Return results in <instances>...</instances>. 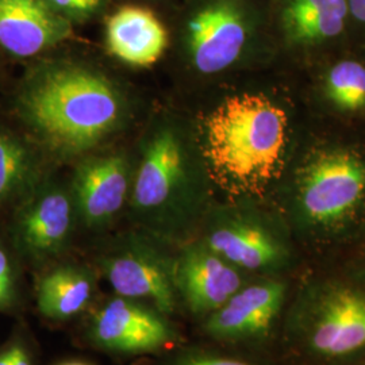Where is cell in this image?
Here are the masks:
<instances>
[{"label":"cell","instance_id":"6da1fadb","mask_svg":"<svg viewBox=\"0 0 365 365\" xmlns=\"http://www.w3.org/2000/svg\"><path fill=\"white\" fill-rule=\"evenodd\" d=\"M284 110L262 95L227 98L203 123V153L211 176L230 194L262 192L283 168Z\"/></svg>","mask_w":365,"mask_h":365},{"label":"cell","instance_id":"7a4b0ae2","mask_svg":"<svg viewBox=\"0 0 365 365\" xmlns=\"http://www.w3.org/2000/svg\"><path fill=\"white\" fill-rule=\"evenodd\" d=\"M27 123L57 150L81 152L117 126L120 98L110 80L76 66L48 68L21 96Z\"/></svg>","mask_w":365,"mask_h":365},{"label":"cell","instance_id":"3957f363","mask_svg":"<svg viewBox=\"0 0 365 365\" xmlns=\"http://www.w3.org/2000/svg\"><path fill=\"white\" fill-rule=\"evenodd\" d=\"M298 196L304 217L314 225L345 221L364 199V160L348 149L317 153L300 170Z\"/></svg>","mask_w":365,"mask_h":365},{"label":"cell","instance_id":"277c9868","mask_svg":"<svg viewBox=\"0 0 365 365\" xmlns=\"http://www.w3.org/2000/svg\"><path fill=\"white\" fill-rule=\"evenodd\" d=\"M107 282L119 297L146 300L167 317L176 312L175 260L145 241H130L102 260Z\"/></svg>","mask_w":365,"mask_h":365},{"label":"cell","instance_id":"5b68a950","mask_svg":"<svg viewBox=\"0 0 365 365\" xmlns=\"http://www.w3.org/2000/svg\"><path fill=\"white\" fill-rule=\"evenodd\" d=\"M92 344L103 351L125 354L156 352L176 339L165 314L149 303L114 297L93 314Z\"/></svg>","mask_w":365,"mask_h":365},{"label":"cell","instance_id":"8992f818","mask_svg":"<svg viewBox=\"0 0 365 365\" xmlns=\"http://www.w3.org/2000/svg\"><path fill=\"white\" fill-rule=\"evenodd\" d=\"M175 286L191 313L209 317L244 287V280L233 264L206 244H195L175 259Z\"/></svg>","mask_w":365,"mask_h":365},{"label":"cell","instance_id":"52a82bcc","mask_svg":"<svg viewBox=\"0 0 365 365\" xmlns=\"http://www.w3.org/2000/svg\"><path fill=\"white\" fill-rule=\"evenodd\" d=\"M182 178V143L173 131H161L145 150L133 188L134 209L157 222L168 218Z\"/></svg>","mask_w":365,"mask_h":365},{"label":"cell","instance_id":"ba28073f","mask_svg":"<svg viewBox=\"0 0 365 365\" xmlns=\"http://www.w3.org/2000/svg\"><path fill=\"white\" fill-rule=\"evenodd\" d=\"M190 51L200 73H218L235 64L247 42V26L237 6L227 0L202 9L188 25Z\"/></svg>","mask_w":365,"mask_h":365},{"label":"cell","instance_id":"9c48e42d","mask_svg":"<svg viewBox=\"0 0 365 365\" xmlns=\"http://www.w3.org/2000/svg\"><path fill=\"white\" fill-rule=\"evenodd\" d=\"M315 352L341 357L365 346V292L331 287L319 298L310 330Z\"/></svg>","mask_w":365,"mask_h":365},{"label":"cell","instance_id":"30bf717a","mask_svg":"<svg viewBox=\"0 0 365 365\" xmlns=\"http://www.w3.org/2000/svg\"><path fill=\"white\" fill-rule=\"evenodd\" d=\"M286 287L277 282H264L238 289L206 321L211 337L242 341L265 336L283 306Z\"/></svg>","mask_w":365,"mask_h":365},{"label":"cell","instance_id":"8fae6325","mask_svg":"<svg viewBox=\"0 0 365 365\" xmlns=\"http://www.w3.org/2000/svg\"><path fill=\"white\" fill-rule=\"evenodd\" d=\"M69 22L45 0H0V45L30 57L68 38Z\"/></svg>","mask_w":365,"mask_h":365},{"label":"cell","instance_id":"7c38bea8","mask_svg":"<svg viewBox=\"0 0 365 365\" xmlns=\"http://www.w3.org/2000/svg\"><path fill=\"white\" fill-rule=\"evenodd\" d=\"M75 206L88 226H103L125 205L129 167L123 157H99L84 163L75 176Z\"/></svg>","mask_w":365,"mask_h":365},{"label":"cell","instance_id":"4fadbf2b","mask_svg":"<svg viewBox=\"0 0 365 365\" xmlns=\"http://www.w3.org/2000/svg\"><path fill=\"white\" fill-rule=\"evenodd\" d=\"M73 227V202L63 190H45L22 210L18 238L22 248L36 259L60 253Z\"/></svg>","mask_w":365,"mask_h":365},{"label":"cell","instance_id":"5bb4252c","mask_svg":"<svg viewBox=\"0 0 365 365\" xmlns=\"http://www.w3.org/2000/svg\"><path fill=\"white\" fill-rule=\"evenodd\" d=\"M206 245L237 268L268 271L286 257L283 245L262 225L245 218H230L214 226Z\"/></svg>","mask_w":365,"mask_h":365},{"label":"cell","instance_id":"9a60e30c","mask_svg":"<svg viewBox=\"0 0 365 365\" xmlns=\"http://www.w3.org/2000/svg\"><path fill=\"white\" fill-rule=\"evenodd\" d=\"M168 34L155 14L143 7H123L107 21L110 52L130 66L155 64L165 51Z\"/></svg>","mask_w":365,"mask_h":365},{"label":"cell","instance_id":"2e32d148","mask_svg":"<svg viewBox=\"0 0 365 365\" xmlns=\"http://www.w3.org/2000/svg\"><path fill=\"white\" fill-rule=\"evenodd\" d=\"M95 288V276L88 269L72 264L58 265L39 280V313L53 321L69 319L90 304Z\"/></svg>","mask_w":365,"mask_h":365},{"label":"cell","instance_id":"e0dca14e","mask_svg":"<svg viewBox=\"0 0 365 365\" xmlns=\"http://www.w3.org/2000/svg\"><path fill=\"white\" fill-rule=\"evenodd\" d=\"M348 15V0H286L282 22L289 42L310 45L337 37Z\"/></svg>","mask_w":365,"mask_h":365},{"label":"cell","instance_id":"ac0fdd59","mask_svg":"<svg viewBox=\"0 0 365 365\" xmlns=\"http://www.w3.org/2000/svg\"><path fill=\"white\" fill-rule=\"evenodd\" d=\"M327 95L345 111L365 107V66L356 61H341L333 66L327 78Z\"/></svg>","mask_w":365,"mask_h":365},{"label":"cell","instance_id":"d6986e66","mask_svg":"<svg viewBox=\"0 0 365 365\" xmlns=\"http://www.w3.org/2000/svg\"><path fill=\"white\" fill-rule=\"evenodd\" d=\"M29 155L24 145L0 134V197L10 195L26 179Z\"/></svg>","mask_w":365,"mask_h":365},{"label":"cell","instance_id":"ffe728a7","mask_svg":"<svg viewBox=\"0 0 365 365\" xmlns=\"http://www.w3.org/2000/svg\"><path fill=\"white\" fill-rule=\"evenodd\" d=\"M52 9L71 18H87L96 13L105 0H45Z\"/></svg>","mask_w":365,"mask_h":365},{"label":"cell","instance_id":"44dd1931","mask_svg":"<svg viewBox=\"0 0 365 365\" xmlns=\"http://www.w3.org/2000/svg\"><path fill=\"white\" fill-rule=\"evenodd\" d=\"M172 365H250L241 360L202 352H188L179 356Z\"/></svg>","mask_w":365,"mask_h":365},{"label":"cell","instance_id":"7402d4cb","mask_svg":"<svg viewBox=\"0 0 365 365\" xmlns=\"http://www.w3.org/2000/svg\"><path fill=\"white\" fill-rule=\"evenodd\" d=\"M13 295V271L7 255L0 249V306L9 303Z\"/></svg>","mask_w":365,"mask_h":365},{"label":"cell","instance_id":"603a6c76","mask_svg":"<svg viewBox=\"0 0 365 365\" xmlns=\"http://www.w3.org/2000/svg\"><path fill=\"white\" fill-rule=\"evenodd\" d=\"M349 14L365 24V0H348Z\"/></svg>","mask_w":365,"mask_h":365},{"label":"cell","instance_id":"cb8c5ba5","mask_svg":"<svg viewBox=\"0 0 365 365\" xmlns=\"http://www.w3.org/2000/svg\"><path fill=\"white\" fill-rule=\"evenodd\" d=\"M10 352H11L13 365H31L30 359L22 346L15 345L13 348H10Z\"/></svg>","mask_w":365,"mask_h":365},{"label":"cell","instance_id":"d4e9b609","mask_svg":"<svg viewBox=\"0 0 365 365\" xmlns=\"http://www.w3.org/2000/svg\"><path fill=\"white\" fill-rule=\"evenodd\" d=\"M0 365H13L10 349L6 351L3 354H0Z\"/></svg>","mask_w":365,"mask_h":365},{"label":"cell","instance_id":"484cf974","mask_svg":"<svg viewBox=\"0 0 365 365\" xmlns=\"http://www.w3.org/2000/svg\"><path fill=\"white\" fill-rule=\"evenodd\" d=\"M61 365H90L87 364V363H83V361H69V363H64V364Z\"/></svg>","mask_w":365,"mask_h":365}]
</instances>
